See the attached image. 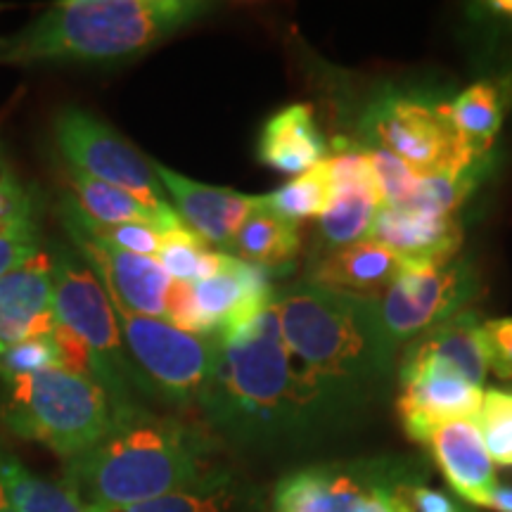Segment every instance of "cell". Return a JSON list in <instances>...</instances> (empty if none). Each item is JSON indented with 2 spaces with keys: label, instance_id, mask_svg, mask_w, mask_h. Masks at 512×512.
I'll return each instance as SVG.
<instances>
[{
  "label": "cell",
  "instance_id": "6da1fadb",
  "mask_svg": "<svg viewBox=\"0 0 512 512\" xmlns=\"http://www.w3.org/2000/svg\"><path fill=\"white\" fill-rule=\"evenodd\" d=\"M200 408L209 427L240 441H268L304 430L337 408L287 347L278 313L223 339Z\"/></svg>",
  "mask_w": 512,
  "mask_h": 512
},
{
  "label": "cell",
  "instance_id": "7a4b0ae2",
  "mask_svg": "<svg viewBox=\"0 0 512 512\" xmlns=\"http://www.w3.org/2000/svg\"><path fill=\"white\" fill-rule=\"evenodd\" d=\"M216 467L209 432L136 403L98 444L64 460L62 482L88 510L136 508L188 489Z\"/></svg>",
  "mask_w": 512,
  "mask_h": 512
},
{
  "label": "cell",
  "instance_id": "3957f363",
  "mask_svg": "<svg viewBox=\"0 0 512 512\" xmlns=\"http://www.w3.org/2000/svg\"><path fill=\"white\" fill-rule=\"evenodd\" d=\"M273 309L292 356L337 408L384 380L394 366L396 347L375 299L302 280L275 292Z\"/></svg>",
  "mask_w": 512,
  "mask_h": 512
},
{
  "label": "cell",
  "instance_id": "277c9868",
  "mask_svg": "<svg viewBox=\"0 0 512 512\" xmlns=\"http://www.w3.org/2000/svg\"><path fill=\"white\" fill-rule=\"evenodd\" d=\"M200 0H62L0 38V62H117L159 46L207 15Z\"/></svg>",
  "mask_w": 512,
  "mask_h": 512
},
{
  "label": "cell",
  "instance_id": "5b68a950",
  "mask_svg": "<svg viewBox=\"0 0 512 512\" xmlns=\"http://www.w3.org/2000/svg\"><path fill=\"white\" fill-rule=\"evenodd\" d=\"M0 420L17 437L72 460L112 430L126 406L93 377L67 368L0 380Z\"/></svg>",
  "mask_w": 512,
  "mask_h": 512
},
{
  "label": "cell",
  "instance_id": "8992f818",
  "mask_svg": "<svg viewBox=\"0 0 512 512\" xmlns=\"http://www.w3.org/2000/svg\"><path fill=\"white\" fill-rule=\"evenodd\" d=\"M53 259L55 318L91 349L98 382L121 406H136L133 396H152L150 387L128 358L112 299L91 271V266L72 249L55 245Z\"/></svg>",
  "mask_w": 512,
  "mask_h": 512
},
{
  "label": "cell",
  "instance_id": "52a82bcc",
  "mask_svg": "<svg viewBox=\"0 0 512 512\" xmlns=\"http://www.w3.org/2000/svg\"><path fill=\"white\" fill-rule=\"evenodd\" d=\"M114 313L128 358L152 396L178 408L200 406L219 366L221 337L185 332L169 320L138 316L119 306H114Z\"/></svg>",
  "mask_w": 512,
  "mask_h": 512
},
{
  "label": "cell",
  "instance_id": "ba28073f",
  "mask_svg": "<svg viewBox=\"0 0 512 512\" xmlns=\"http://www.w3.org/2000/svg\"><path fill=\"white\" fill-rule=\"evenodd\" d=\"M370 145L392 152L418 178L458 176L489 157H477L453 124L448 102L387 95L363 117Z\"/></svg>",
  "mask_w": 512,
  "mask_h": 512
},
{
  "label": "cell",
  "instance_id": "9c48e42d",
  "mask_svg": "<svg viewBox=\"0 0 512 512\" xmlns=\"http://www.w3.org/2000/svg\"><path fill=\"white\" fill-rule=\"evenodd\" d=\"M53 133L57 152L69 169L136 197L162 221L164 233L183 226L152 169V159L140 155L110 124L81 107H64L55 117Z\"/></svg>",
  "mask_w": 512,
  "mask_h": 512
},
{
  "label": "cell",
  "instance_id": "30bf717a",
  "mask_svg": "<svg viewBox=\"0 0 512 512\" xmlns=\"http://www.w3.org/2000/svg\"><path fill=\"white\" fill-rule=\"evenodd\" d=\"M479 290L470 259L441 266L406 264L399 278L377 299L382 328L394 347L458 316Z\"/></svg>",
  "mask_w": 512,
  "mask_h": 512
},
{
  "label": "cell",
  "instance_id": "8fae6325",
  "mask_svg": "<svg viewBox=\"0 0 512 512\" xmlns=\"http://www.w3.org/2000/svg\"><path fill=\"white\" fill-rule=\"evenodd\" d=\"M408 491L380 467L316 465L280 479L271 512H413Z\"/></svg>",
  "mask_w": 512,
  "mask_h": 512
},
{
  "label": "cell",
  "instance_id": "7c38bea8",
  "mask_svg": "<svg viewBox=\"0 0 512 512\" xmlns=\"http://www.w3.org/2000/svg\"><path fill=\"white\" fill-rule=\"evenodd\" d=\"M202 332L228 339L273 306L271 273L223 252L221 268L211 278L192 283Z\"/></svg>",
  "mask_w": 512,
  "mask_h": 512
},
{
  "label": "cell",
  "instance_id": "4fadbf2b",
  "mask_svg": "<svg viewBox=\"0 0 512 512\" xmlns=\"http://www.w3.org/2000/svg\"><path fill=\"white\" fill-rule=\"evenodd\" d=\"M64 228L72 238L76 254L98 275L114 306L138 313V316L166 318V297L174 280L164 271L159 259L121 252V249L100 245L79 230Z\"/></svg>",
  "mask_w": 512,
  "mask_h": 512
},
{
  "label": "cell",
  "instance_id": "5bb4252c",
  "mask_svg": "<svg viewBox=\"0 0 512 512\" xmlns=\"http://www.w3.org/2000/svg\"><path fill=\"white\" fill-rule=\"evenodd\" d=\"M399 418L413 441L432 437L437 427L453 420H475L484 389L465 377L439 368H399Z\"/></svg>",
  "mask_w": 512,
  "mask_h": 512
},
{
  "label": "cell",
  "instance_id": "9a60e30c",
  "mask_svg": "<svg viewBox=\"0 0 512 512\" xmlns=\"http://www.w3.org/2000/svg\"><path fill=\"white\" fill-rule=\"evenodd\" d=\"M152 169L181 221L207 245L228 249L242 223L264 204V195L204 185L157 162H152Z\"/></svg>",
  "mask_w": 512,
  "mask_h": 512
},
{
  "label": "cell",
  "instance_id": "2e32d148",
  "mask_svg": "<svg viewBox=\"0 0 512 512\" xmlns=\"http://www.w3.org/2000/svg\"><path fill=\"white\" fill-rule=\"evenodd\" d=\"M57 328L53 259L38 252L0 275V354Z\"/></svg>",
  "mask_w": 512,
  "mask_h": 512
},
{
  "label": "cell",
  "instance_id": "e0dca14e",
  "mask_svg": "<svg viewBox=\"0 0 512 512\" xmlns=\"http://www.w3.org/2000/svg\"><path fill=\"white\" fill-rule=\"evenodd\" d=\"M482 323L484 320L477 311H460L446 323L411 339L401 354L399 368L427 366L448 370L484 389L489 358H486Z\"/></svg>",
  "mask_w": 512,
  "mask_h": 512
},
{
  "label": "cell",
  "instance_id": "ac0fdd59",
  "mask_svg": "<svg viewBox=\"0 0 512 512\" xmlns=\"http://www.w3.org/2000/svg\"><path fill=\"white\" fill-rule=\"evenodd\" d=\"M368 240L392 249L406 264L441 266L456 259L463 245V226L456 216L382 207L377 211Z\"/></svg>",
  "mask_w": 512,
  "mask_h": 512
},
{
  "label": "cell",
  "instance_id": "d6986e66",
  "mask_svg": "<svg viewBox=\"0 0 512 512\" xmlns=\"http://www.w3.org/2000/svg\"><path fill=\"white\" fill-rule=\"evenodd\" d=\"M406 261L380 242L358 240L354 245L330 249L313 261L309 283L330 290L356 294L363 299H380L399 278Z\"/></svg>",
  "mask_w": 512,
  "mask_h": 512
},
{
  "label": "cell",
  "instance_id": "ffe728a7",
  "mask_svg": "<svg viewBox=\"0 0 512 512\" xmlns=\"http://www.w3.org/2000/svg\"><path fill=\"white\" fill-rule=\"evenodd\" d=\"M432 456L437 460L441 475L446 477L463 501L472 505L486 503L491 491L496 489L494 460L486 451L482 434L475 420H453L437 427L427 439Z\"/></svg>",
  "mask_w": 512,
  "mask_h": 512
},
{
  "label": "cell",
  "instance_id": "44dd1931",
  "mask_svg": "<svg viewBox=\"0 0 512 512\" xmlns=\"http://www.w3.org/2000/svg\"><path fill=\"white\" fill-rule=\"evenodd\" d=\"M256 157L280 174L302 176L328 159V143L320 133L311 105H287L261 128Z\"/></svg>",
  "mask_w": 512,
  "mask_h": 512
},
{
  "label": "cell",
  "instance_id": "7402d4cb",
  "mask_svg": "<svg viewBox=\"0 0 512 512\" xmlns=\"http://www.w3.org/2000/svg\"><path fill=\"white\" fill-rule=\"evenodd\" d=\"M299 247H302V238H299L297 223L268 209L264 195V204L242 223L226 254L271 273L290 266L297 259Z\"/></svg>",
  "mask_w": 512,
  "mask_h": 512
},
{
  "label": "cell",
  "instance_id": "603a6c76",
  "mask_svg": "<svg viewBox=\"0 0 512 512\" xmlns=\"http://www.w3.org/2000/svg\"><path fill=\"white\" fill-rule=\"evenodd\" d=\"M380 209L382 195L375 181H358L332 188L330 207L318 219V238L323 242V252L368 240Z\"/></svg>",
  "mask_w": 512,
  "mask_h": 512
},
{
  "label": "cell",
  "instance_id": "cb8c5ba5",
  "mask_svg": "<svg viewBox=\"0 0 512 512\" xmlns=\"http://www.w3.org/2000/svg\"><path fill=\"white\" fill-rule=\"evenodd\" d=\"M505 107H508L505 88L489 81L465 88L456 100L448 102L453 124L477 157H489L503 126Z\"/></svg>",
  "mask_w": 512,
  "mask_h": 512
},
{
  "label": "cell",
  "instance_id": "d4e9b609",
  "mask_svg": "<svg viewBox=\"0 0 512 512\" xmlns=\"http://www.w3.org/2000/svg\"><path fill=\"white\" fill-rule=\"evenodd\" d=\"M0 479L17 512H88L67 484L34 475L3 444H0Z\"/></svg>",
  "mask_w": 512,
  "mask_h": 512
},
{
  "label": "cell",
  "instance_id": "484cf974",
  "mask_svg": "<svg viewBox=\"0 0 512 512\" xmlns=\"http://www.w3.org/2000/svg\"><path fill=\"white\" fill-rule=\"evenodd\" d=\"M67 183L72 188V200L83 216L100 223V226H119V223H140V226H155L162 230V221L152 214L150 209L143 207L136 197L128 192L114 188L95 178L81 174V171L69 169Z\"/></svg>",
  "mask_w": 512,
  "mask_h": 512
},
{
  "label": "cell",
  "instance_id": "4316f807",
  "mask_svg": "<svg viewBox=\"0 0 512 512\" xmlns=\"http://www.w3.org/2000/svg\"><path fill=\"white\" fill-rule=\"evenodd\" d=\"M247 494L226 467H216L211 475L188 489L176 491L159 501L136 505L133 512H247Z\"/></svg>",
  "mask_w": 512,
  "mask_h": 512
},
{
  "label": "cell",
  "instance_id": "83f0119b",
  "mask_svg": "<svg viewBox=\"0 0 512 512\" xmlns=\"http://www.w3.org/2000/svg\"><path fill=\"white\" fill-rule=\"evenodd\" d=\"M157 259L164 266V271L171 275V280L197 283V280L211 278L219 271L223 252L211 249V245L183 223L174 230H166Z\"/></svg>",
  "mask_w": 512,
  "mask_h": 512
},
{
  "label": "cell",
  "instance_id": "f1b7e54d",
  "mask_svg": "<svg viewBox=\"0 0 512 512\" xmlns=\"http://www.w3.org/2000/svg\"><path fill=\"white\" fill-rule=\"evenodd\" d=\"M332 202V183L325 171V164L294 176L290 183L266 195L268 209L283 219L299 223L304 219H320Z\"/></svg>",
  "mask_w": 512,
  "mask_h": 512
},
{
  "label": "cell",
  "instance_id": "f546056e",
  "mask_svg": "<svg viewBox=\"0 0 512 512\" xmlns=\"http://www.w3.org/2000/svg\"><path fill=\"white\" fill-rule=\"evenodd\" d=\"M489 159L472 166V169L463 171L458 176H432L420 178L418 188L411 195V200L401 207L394 209H408V211H422V214L434 216H453L463 207V202L472 195L477 183L484 178V166Z\"/></svg>",
  "mask_w": 512,
  "mask_h": 512
},
{
  "label": "cell",
  "instance_id": "4dcf8cb0",
  "mask_svg": "<svg viewBox=\"0 0 512 512\" xmlns=\"http://www.w3.org/2000/svg\"><path fill=\"white\" fill-rule=\"evenodd\" d=\"M475 422L494 465L512 467V387L486 389Z\"/></svg>",
  "mask_w": 512,
  "mask_h": 512
},
{
  "label": "cell",
  "instance_id": "1f68e13d",
  "mask_svg": "<svg viewBox=\"0 0 512 512\" xmlns=\"http://www.w3.org/2000/svg\"><path fill=\"white\" fill-rule=\"evenodd\" d=\"M55 330L48 332V335L27 339V342H19L8 351H3L0 354V380L41 373V370L50 368H62V349L60 342H57Z\"/></svg>",
  "mask_w": 512,
  "mask_h": 512
},
{
  "label": "cell",
  "instance_id": "d6a6232c",
  "mask_svg": "<svg viewBox=\"0 0 512 512\" xmlns=\"http://www.w3.org/2000/svg\"><path fill=\"white\" fill-rule=\"evenodd\" d=\"M366 157L370 169H373L377 190L382 195V207H401V204L411 200L420 178L399 157H394L387 150H380V147H368Z\"/></svg>",
  "mask_w": 512,
  "mask_h": 512
},
{
  "label": "cell",
  "instance_id": "836d02e7",
  "mask_svg": "<svg viewBox=\"0 0 512 512\" xmlns=\"http://www.w3.org/2000/svg\"><path fill=\"white\" fill-rule=\"evenodd\" d=\"M482 337L489 370L503 380H512V318L484 320Z\"/></svg>",
  "mask_w": 512,
  "mask_h": 512
},
{
  "label": "cell",
  "instance_id": "e575fe53",
  "mask_svg": "<svg viewBox=\"0 0 512 512\" xmlns=\"http://www.w3.org/2000/svg\"><path fill=\"white\" fill-rule=\"evenodd\" d=\"M31 221H34V197L15 176L5 171L0 174V223L17 226Z\"/></svg>",
  "mask_w": 512,
  "mask_h": 512
},
{
  "label": "cell",
  "instance_id": "d590c367",
  "mask_svg": "<svg viewBox=\"0 0 512 512\" xmlns=\"http://www.w3.org/2000/svg\"><path fill=\"white\" fill-rule=\"evenodd\" d=\"M408 496H411L413 512H463L451 498L441 494V491L430 489V486H411Z\"/></svg>",
  "mask_w": 512,
  "mask_h": 512
},
{
  "label": "cell",
  "instance_id": "8d00e7d4",
  "mask_svg": "<svg viewBox=\"0 0 512 512\" xmlns=\"http://www.w3.org/2000/svg\"><path fill=\"white\" fill-rule=\"evenodd\" d=\"M484 508H491L496 512H512V486H496L486 498Z\"/></svg>",
  "mask_w": 512,
  "mask_h": 512
},
{
  "label": "cell",
  "instance_id": "74e56055",
  "mask_svg": "<svg viewBox=\"0 0 512 512\" xmlns=\"http://www.w3.org/2000/svg\"><path fill=\"white\" fill-rule=\"evenodd\" d=\"M489 8L494 10L496 15L512 19V0H496V3H489Z\"/></svg>",
  "mask_w": 512,
  "mask_h": 512
},
{
  "label": "cell",
  "instance_id": "f35d334b",
  "mask_svg": "<svg viewBox=\"0 0 512 512\" xmlns=\"http://www.w3.org/2000/svg\"><path fill=\"white\" fill-rule=\"evenodd\" d=\"M0 512H17L15 505L10 503L8 494H5V486H3V479H0Z\"/></svg>",
  "mask_w": 512,
  "mask_h": 512
},
{
  "label": "cell",
  "instance_id": "ab89813d",
  "mask_svg": "<svg viewBox=\"0 0 512 512\" xmlns=\"http://www.w3.org/2000/svg\"><path fill=\"white\" fill-rule=\"evenodd\" d=\"M88 512H133V508H98V510H88Z\"/></svg>",
  "mask_w": 512,
  "mask_h": 512
}]
</instances>
